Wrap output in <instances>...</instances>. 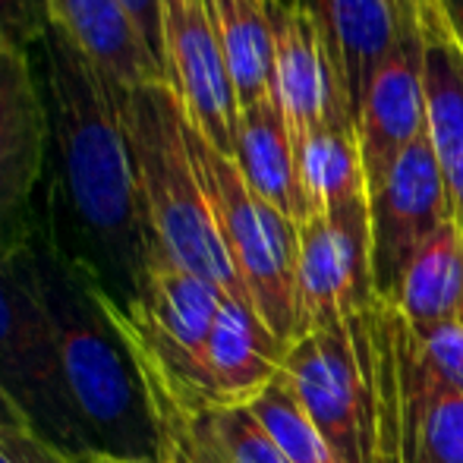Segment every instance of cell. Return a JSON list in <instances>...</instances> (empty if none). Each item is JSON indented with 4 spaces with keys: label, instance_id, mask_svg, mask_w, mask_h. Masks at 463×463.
<instances>
[{
    "label": "cell",
    "instance_id": "1",
    "mask_svg": "<svg viewBox=\"0 0 463 463\" xmlns=\"http://www.w3.org/2000/svg\"><path fill=\"white\" fill-rule=\"evenodd\" d=\"M32 57L48 110L35 224L120 316H129L158 243L139 195L117 89L54 25Z\"/></svg>",
    "mask_w": 463,
    "mask_h": 463
},
{
    "label": "cell",
    "instance_id": "2",
    "mask_svg": "<svg viewBox=\"0 0 463 463\" xmlns=\"http://www.w3.org/2000/svg\"><path fill=\"white\" fill-rule=\"evenodd\" d=\"M32 256L89 460L165 463L152 394L114 306L86 271L54 250L38 224Z\"/></svg>",
    "mask_w": 463,
    "mask_h": 463
},
{
    "label": "cell",
    "instance_id": "3",
    "mask_svg": "<svg viewBox=\"0 0 463 463\" xmlns=\"http://www.w3.org/2000/svg\"><path fill=\"white\" fill-rule=\"evenodd\" d=\"M117 101H120L142 205L158 250L186 271L212 280L231 299L250 303L189 155L184 104L171 82L123 89L117 92Z\"/></svg>",
    "mask_w": 463,
    "mask_h": 463
},
{
    "label": "cell",
    "instance_id": "4",
    "mask_svg": "<svg viewBox=\"0 0 463 463\" xmlns=\"http://www.w3.org/2000/svg\"><path fill=\"white\" fill-rule=\"evenodd\" d=\"M186 146L199 171L202 189L212 205L214 224L221 231L231 262L246 287L256 316L290 347L303 337V309H299V224L280 214L275 205L252 193L243 171L231 155L218 152L184 114Z\"/></svg>",
    "mask_w": 463,
    "mask_h": 463
},
{
    "label": "cell",
    "instance_id": "5",
    "mask_svg": "<svg viewBox=\"0 0 463 463\" xmlns=\"http://www.w3.org/2000/svg\"><path fill=\"white\" fill-rule=\"evenodd\" d=\"M0 391L51 451L67 460H89L38 284L32 233L19 246L0 250Z\"/></svg>",
    "mask_w": 463,
    "mask_h": 463
},
{
    "label": "cell",
    "instance_id": "6",
    "mask_svg": "<svg viewBox=\"0 0 463 463\" xmlns=\"http://www.w3.org/2000/svg\"><path fill=\"white\" fill-rule=\"evenodd\" d=\"M297 280L303 335L318 325H347L375 303L369 195L318 212L299 224Z\"/></svg>",
    "mask_w": 463,
    "mask_h": 463
},
{
    "label": "cell",
    "instance_id": "7",
    "mask_svg": "<svg viewBox=\"0 0 463 463\" xmlns=\"http://www.w3.org/2000/svg\"><path fill=\"white\" fill-rule=\"evenodd\" d=\"M454 218L445 174L429 129L401 155L391 177L369 195L372 275L378 299L391 303L420 246Z\"/></svg>",
    "mask_w": 463,
    "mask_h": 463
},
{
    "label": "cell",
    "instance_id": "8",
    "mask_svg": "<svg viewBox=\"0 0 463 463\" xmlns=\"http://www.w3.org/2000/svg\"><path fill=\"white\" fill-rule=\"evenodd\" d=\"M280 378L297 394L344 463H363L369 388L354 328L318 325L293 341L280 363Z\"/></svg>",
    "mask_w": 463,
    "mask_h": 463
},
{
    "label": "cell",
    "instance_id": "9",
    "mask_svg": "<svg viewBox=\"0 0 463 463\" xmlns=\"http://www.w3.org/2000/svg\"><path fill=\"white\" fill-rule=\"evenodd\" d=\"M48 110L32 51L0 35V250L35 231Z\"/></svg>",
    "mask_w": 463,
    "mask_h": 463
},
{
    "label": "cell",
    "instance_id": "10",
    "mask_svg": "<svg viewBox=\"0 0 463 463\" xmlns=\"http://www.w3.org/2000/svg\"><path fill=\"white\" fill-rule=\"evenodd\" d=\"M161 35L165 73L184 104L186 120L218 152L233 158L240 101L208 0H161Z\"/></svg>",
    "mask_w": 463,
    "mask_h": 463
},
{
    "label": "cell",
    "instance_id": "11",
    "mask_svg": "<svg viewBox=\"0 0 463 463\" xmlns=\"http://www.w3.org/2000/svg\"><path fill=\"white\" fill-rule=\"evenodd\" d=\"M350 328L369 388L363 463H416L407 401L410 325L391 303L375 299L366 312L350 318Z\"/></svg>",
    "mask_w": 463,
    "mask_h": 463
},
{
    "label": "cell",
    "instance_id": "12",
    "mask_svg": "<svg viewBox=\"0 0 463 463\" xmlns=\"http://www.w3.org/2000/svg\"><path fill=\"white\" fill-rule=\"evenodd\" d=\"M269 16L271 38H275L271 95H275L280 114H284L293 142L316 133L328 120L354 127L347 92L331 70L322 35H318L309 10L303 4L287 6L278 4V0H269Z\"/></svg>",
    "mask_w": 463,
    "mask_h": 463
},
{
    "label": "cell",
    "instance_id": "13",
    "mask_svg": "<svg viewBox=\"0 0 463 463\" xmlns=\"http://www.w3.org/2000/svg\"><path fill=\"white\" fill-rule=\"evenodd\" d=\"M429 129L422 44L403 38L382 63L356 117V142L369 195L391 177L401 155Z\"/></svg>",
    "mask_w": 463,
    "mask_h": 463
},
{
    "label": "cell",
    "instance_id": "14",
    "mask_svg": "<svg viewBox=\"0 0 463 463\" xmlns=\"http://www.w3.org/2000/svg\"><path fill=\"white\" fill-rule=\"evenodd\" d=\"M51 25L117 89L167 82L123 0H48Z\"/></svg>",
    "mask_w": 463,
    "mask_h": 463
},
{
    "label": "cell",
    "instance_id": "15",
    "mask_svg": "<svg viewBox=\"0 0 463 463\" xmlns=\"http://www.w3.org/2000/svg\"><path fill=\"white\" fill-rule=\"evenodd\" d=\"M287 350L265 328L250 303L224 297L205 350L208 388L214 410L250 407L280 375Z\"/></svg>",
    "mask_w": 463,
    "mask_h": 463
},
{
    "label": "cell",
    "instance_id": "16",
    "mask_svg": "<svg viewBox=\"0 0 463 463\" xmlns=\"http://www.w3.org/2000/svg\"><path fill=\"white\" fill-rule=\"evenodd\" d=\"M233 161L243 171L252 193L262 195L269 205H275L297 224L309 221V205H306L297 171V148L275 95L240 108Z\"/></svg>",
    "mask_w": 463,
    "mask_h": 463
},
{
    "label": "cell",
    "instance_id": "17",
    "mask_svg": "<svg viewBox=\"0 0 463 463\" xmlns=\"http://www.w3.org/2000/svg\"><path fill=\"white\" fill-rule=\"evenodd\" d=\"M416 337L463 316V237L458 221L441 224L407 265L391 299Z\"/></svg>",
    "mask_w": 463,
    "mask_h": 463
},
{
    "label": "cell",
    "instance_id": "18",
    "mask_svg": "<svg viewBox=\"0 0 463 463\" xmlns=\"http://www.w3.org/2000/svg\"><path fill=\"white\" fill-rule=\"evenodd\" d=\"M422 86H426L429 136L463 237V54L448 25L422 38Z\"/></svg>",
    "mask_w": 463,
    "mask_h": 463
},
{
    "label": "cell",
    "instance_id": "19",
    "mask_svg": "<svg viewBox=\"0 0 463 463\" xmlns=\"http://www.w3.org/2000/svg\"><path fill=\"white\" fill-rule=\"evenodd\" d=\"M227 73L240 108L271 98L275 76V38H271L269 0H208Z\"/></svg>",
    "mask_w": 463,
    "mask_h": 463
},
{
    "label": "cell",
    "instance_id": "20",
    "mask_svg": "<svg viewBox=\"0 0 463 463\" xmlns=\"http://www.w3.org/2000/svg\"><path fill=\"white\" fill-rule=\"evenodd\" d=\"M293 148H297L299 186H303L306 205H309V218L369 195L360 161V142H356V129L350 123H322L316 133L293 142Z\"/></svg>",
    "mask_w": 463,
    "mask_h": 463
},
{
    "label": "cell",
    "instance_id": "21",
    "mask_svg": "<svg viewBox=\"0 0 463 463\" xmlns=\"http://www.w3.org/2000/svg\"><path fill=\"white\" fill-rule=\"evenodd\" d=\"M407 401L416 463H463V394L422 366L413 331H407Z\"/></svg>",
    "mask_w": 463,
    "mask_h": 463
},
{
    "label": "cell",
    "instance_id": "22",
    "mask_svg": "<svg viewBox=\"0 0 463 463\" xmlns=\"http://www.w3.org/2000/svg\"><path fill=\"white\" fill-rule=\"evenodd\" d=\"M250 410L290 463H344L280 375L250 403Z\"/></svg>",
    "mask_w": 463,
    "mask_h": 463
},
{
    "label": "cell",
    "instance_id": "23",
    "mask_svg": "<svg viewBox=\"0 0 463 463\" xmlns=\"http://www.w3.org/2000/svg\"><path fill=\"white\" fill-rule=\"evenodd\" d=\"M165 439V463H231L205 413H186L165 391L148 388Z\"/></svg>",
    "mask_w": 463,
    "mask_h": 463
},
{
    "label": "cell",
    "instance_id": "24",
    "mask_svg": "<svg viewBox=\"0 0 463 463\" xmlns=\"http://www.w3.org/2000/svg\"><path fill=\"white\" fill-rule=\"evenodd\" d=\"M205 416L231 463H290L250 407H221Z\"/></svg>",
    "mask_w": 463,
    "mask_h": 463
},
{
    "label": "cell",
    "instance_id": "25",
    "mask_svg": "<svg viewBox=\"0 0 463 463\" xmlns=\"http://www.w3.org/2000/svg\"><path fill=\"white\" fill-rule=\"evenodd\" d=\"M416 350H420L422 366L441 384L463 394V316L416 337Z\"/></svg>",
    "mask_w": 463,
    "mask_h": 463
},
{
    "label": "cell",
    "instance_id": "26",
    "mask_svg": "<svg viewBox=\"0 0 463 463\" xmlns=\"http://www.w3.org/2000/svg\"><path fill=\"white\" fill-rule=\"evenodd\" d=\"M51 29L48 0H0V35L25 51H35Z\"/></svg>",
    "mask_w": 463,
    "mask_h": 463
},
{
    "label": "cell",
    "instance_id": "27",
    "mask_svg": "<svg viewBox=\"0 0 463 463\" xmlns=\"http://www.w3.org/2000/svg\"><path fill=\"white\" fill-rule=\"evenodd\" d=\"M0 441L16 454L19 463H70L57 451H51L25 422V416L16 410V403L0 391Z\"/></svg>",
    "mask_w": 463,
    "mask_h": 463
},
{
    "label": "cell",
    "instance_id": "28",
    "mask_svg": "<svg viewBox=\"0 0 463 463\" xmlns=\"http://www.w3.org/2000/svg\"><path fill=\"white\" fill-rule=\"evenodd\" d=\"M129 10V16L136 19L142 38H146L148 51L155 54V61L165 70V35H161V0H123ZM167 76V73H165Z\"/></svg>",
    "mask_w": 463,
    "mask_h": 463
},
{
    "label": "cell",
    "instance_id": "29",
    "mask_svg": "<svg viewBox=\"0 0 463 463\" xmlns=\"http://www.w3.org/2000/svg\"><path fill=\"white\" fill-rule=\"evenodd\" d=\"M441 4V16H445V25L451 32V38L458 42L460 54H463V0H439Z\"/></svg>",
    "mask_w": 463,
    "mask_h": 463
},
{
    "label": "cell",
    "instance_id": "30",
    "mask_svg": "<svg viewBox=\"0 0 463 463\" xmlns=\"http://www.w3.org/2000/svg\"><path fill=\"white\" fill-rule=\"evenodd\" d=\"M0 463H19V460H16V454H13L10 448L4 445V441H0Z\"/></svg>",
    "mask_w": 463,
    "mask_h": 463
},
{
    "label": "cell",
    "instance_id": "31",
    "mask_svg": "<svg viewBox=\"0 0 463 463\" xmlns=\"http://www.w3.org/2000/svg\"><path fill=\"white\" fill-rule=\"evenodd\" d=\"M426 4L432 6V10H439V13H441V4H439V0H426Z\"/></svg>",
    "mask_w": 463,
    "mask_h": 463
},
{
    "label": "cell",
    "instance_id": "32",
    "mask_svg": "<svg viewBox=\"0 0 463 463\" xmlns=\"http://www.w3.org/2000/svg\"><path fill=\"white\" fill-rule=\"evenodd\" d=\"M278 4H287V6H297V4H303V0H278Z\"/></svg>",
    "mask_w": 463,
    "mask_h": 463
},
{
    "label": "cell",
    "instance_id": "33",
    "mask_svg": "<svg viewBox=\"0 0 463 463\" xmlns=\"http://www.w3.org/2000/svg\"><path fill=\"white\" fill-rule=\"evenodd\" d=\"M92 463H127V460H92Z\"/></svg>",
    "mask_w": 463,
    "mask_h": 463
},
{
    "label": "cell",
    "instance_id": "34",
    "mask_svg": "<svg viewBox=\"0 0 463 463\" xmlns=\"http://www.w3.org/2000/svg\"><path fill=\"white\" fill-rule=\"evenodd\" d=\"M70 463H92V460H70Z\"/></svg>",
    "mask_w": 463,
    "mask_h": 463
}]
</instances>
